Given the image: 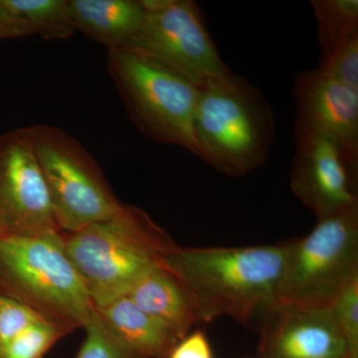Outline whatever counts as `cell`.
I'll return each mask as SVG.
<instances>
[{"instance_id": "obj_1", "label": "cell", "mask_w": 358, "mask_h": 358, "mask_svg": "<svg viewBox=\"0 0 358 358\" xmlns=\"http://www.w3.org/2000/svg\"><path fill=\"white\" fill-rule=\"evenodd\" d=\"M289 242L236 248L178 246L162 266L182 285L197 322L230 317L259 326L280 303Z\"/></svg>"}, {"instance_id": "obj_2", "label": "cell", "mask_w": 358, "mask_h": 358, "mask_svg": "<svg viewBox=\"0 0 358 358\" xmlns=\"http://www.w3.org/2000/svg\"><path fill=\"white\" fill-rule=\"evenodd\" d=\"M63 240L95 308L124 296L178 246L147 212L128 204L77 232L63 233Z\"/></svg>"}, {"instance_id": "obj_3", "label": "cell", "mask_w": 358, "mask_h": 358, "mask_svg": "<svg viewBox=\"0 0 358 358\" xmlns=\"http://www.w3.org/2000/svg\"><path fill=\"white\" fill-rule=\"evenodd\" d=\"M275 117L262 92L234 73L199 88L194 133L200 159L241 178L262 166L275 138Z\"/></svg>"}, {"instance_id": "obj_4", "label": "cell", "mask_w": 358, "mask_h": 358, "mask_svg": "<svg viewBox=\"0 0 358 358\" xmlns=\"http://www.w3.org/2000/svg\"><path fill=\"white\" fill-rule=\"evenodd\" d=\"M0 289L70 331L86 326L95 310L61 231L0 236Z\"/></svg>"}, {"instance_id": "obj_5", "label": "cell", "mask_w": 358, "mask_h": 358, "mask_svg": "<svg viewBox=\"0 0 358 358\" xmlns=\"http://www.w3.org/2000/svg\"><path fill=\"white\" fill-rule=\"evenodd\" d=\"M107 66L129 119L141 133L200 157L194 133L200 87L129 49L108 51Z\"/></svg>"}, {"instance_id": "obj_6", "label": "cell", "mask_w": 358, "mask_h": 358, "mask_svg": "<svg viewBox=\"0 0 358 358\" xmlns=\"http://www.w3.org/2000/svg\"><path fill=\"white\" fill-rule=\"evenodd\" d=\"M24 129L43 173L61 232H77L120 210L124 203L76 138L49 124H33Z\"/></svg>"}, {"instance_id": "obj_7", "label": "cell", "mask_w": 358, "mask_h": 358, "mask_svg": "<svg viewBox=\"0 0 358 358\" xmlns=\"http://www.w3.org/2000/svg\"><path fill=\"white\" fill-rule=\"evenodd\" d=\"M358 275V207L317 219L307 235L289 242L280 303L329 308Z\"/></svg>"}, {"instance_id": "obj_8", "label": "cell", "mask_w": 358, "mask_h": 358, "mask_svg": "<svg viewBox=\"0 0 358 358\" xmlns=\"http://www.w3.org/2000/svg\"><path fill=\"white\" fill-rule=\"evenodd\" d=\"M143 24L126 49L138 52L201 87L230 74L204 14L192 0H141Z\"/></svg>"}, {"instance_id": "obj_9", "label": "cell", "mask_w": 358, "mask_h": 358, "mask_svg": "<svg viewBox=\"0 0 358 358\" xmlns=\"http://www.w3.org/2000/svg\"><path fill=\"white\" fill-rule=\"evenodd\" d=\"M291 189L317 219L358 207V157L327 136L296 131Z\"/></svg>"}, {"instance_id": "obj_10", "label": "cell", "mask_w": 358, "mask_h": 358, "mask_svg": "<svg viewBox=\"0 0 358 358\" xmlns=\"http://www.w3.org/2000/svg\"><path fill=\"white\" fill-rule=\"evenodd\" d=\"M59 230L43 173L24 128L0 136V236Z\"/></svg>"}, {"instance_id": "obj_11", "label": "cell", "mask_w": 358, "mask_h": 358, "mask_svg": "<svg viewBox=\"0 0 358 358\" xmlns=\"http://www.w3.org/2000/svg\"><path fill=\"white\" fill-rule=\"evenodd\" d=\"M259 326L261 358H348L329 308L279 303Z\"/></svg>"}, {"instance_id": "obj_12", "label": "cell", "mask_w": 358, "mask_h": 358, "mask_svg": "<svg viewBox=\"0 0 358 358\" xmlns=\"http://www.w3.org/2000/svg\"><path fill=\"white\" fill-rule=\"evenodd\" d=\"M296 131L331 136L358 157V88L341 83L320 68L296 75Z\"/></svg>"}, {"instance_id": "obj_13", "label": "cell", "mask_w": 358, "mask_h": 358, "mask_svg": "<svg viewBox=\"0 0 358 358\" xmlns=\"http://www.w3.org/2000/svg\"><path fill=\"white\" fill-rule=\"evenodd\" d=\"M75 30L107 47L126 49L143 24L141 0H69Z\"/></svg>"}, {"instance_id": "obj_14", "label": "cell", "mask_w": 358, "mask_h": 358, "mask_svg": "<svg viewBox=\"0 0 358 358\" xmlns=\"http://www.w3.org/2000/svg\"><path fill=\"white\" fill-rule=\"evenodd\" d=\"M124 296L183 339L197 322L192 301L182 285L160 265L138 278Z\"/></svg>"}, {"instance_id": "obj_15", "label": "cell", "mask_w": 358, "mask_h": 358, "mask_svg": "<svg viewBox=\"0 0 358 358\" xmlns=\"http://www.w3.org/2000/svg\"><path fill=\"white\" fill-rule=\"evenodd\" d=\"M99 319L124 345L145 358H167L180 339L159 320L122 296L95 308Z\"/></svg>"}, {"instance_id": "obj_16", "label": "cell", "mask_w": 358, "mask_h": 358, "mask_svg": "<svg viewBox=\"0 0 358 358\" xmlns=\"http://www.w3.org/2000/svg\"><path fill=\"white\" fill-rule=\"evenodd\" d=\"M322 60L358 33V0H312Z\"/></svg>"}, {"instance_id": "obj_17", "label": "cell", "mask_w": 358, "mask_h": 358, "mask_svg": "<svg viewBox=\"0 0 358 358\" xmlns=\"http://www.w3.org/2000/svg\"><path fill=\"white\" fill-rule=\"evenodd\" d=\"M6 6L29 26L33 35L47 40L67 39L76 30L69 0H4Z\"/></svg>"}, {"instance_id": "obj_18", "label": "cell", "mask_w": 358, "mask_h": 358, "mask_svg": "<svg viewBox=\"0 0 358 358\" xmlns=\"http://www.w3.org/2000/svg\"><path fill=\"white\" fill-rule=\"evenodd\" d=\"M68 333L69 329L49 322L33 324L9 343L1 358H42Z\"/></svg>"}, {"instance_id": "obj_19", "label": "cell", "mask_w": 358, "mask_h": 358, "mask_svg": "<svg viewBox=\"0 0 358 358\" xmlns=\"http://www.w3.org/2000/svg\"><path fill=\"white\" fill-rule=\"evenodd\" d=\"M329 308L345 339L348 358H358V275L339 292Z\"/></svg>"}, {"instance_id": "obj_20", "label": "cell", "mask_w": 358, "mask_h": 358, "mask_svg": "<svg viewBox=\"0 0 358 358\" xmlns=\"http://www.w3.org/2000/svg\"><path fill=\"white\" fill-rule=\"evenodd\" d=\"M86 329V338L76 358H145L114 336L94 310Z\"/></svg>"}, {"instance_id": "obj_21", "label": "cell", "mask_w": 358, "mask_h": 358, "mask_svg": "<svg viewBox=\"0 0 358 358\" xmlns=\"http://www.w3.org/2000/svg\"><path fill=\"white\" fill-rule=\"evenodd\" d=\"M48 320L24 303L0 293V357L14 338L27 327Z\"/></svg>"}, {"instance_id": "obj_22", "label": "cell", "mask_w": 358, "mask_h": 358, "mask_svg": "<svg viewBox=\"0 0 358 358\" xmlns=\"http://www.w3.org/2000/svg\"><path fill=\"white\" fill-rule=\"evenodd\" d=\"M320 68L341 83L358 88V33L320 61Z\"/></svg>"}, {"instance_id": "obj_23", "label": "cell", "mask_w": 358, "mask_h": 358, "mask_svg": "<svg viewBox=\"0 0 358 358\" xmlns=\"http://www.w3.org/2000/svg\"><path fill=\"white\" fill-rule=\"evenodd\" d=\"M167 358H213V353L206 334L199 331L181 339Z\"/></svg>"}, {"instance_id": "obj_24", "label": "cell", "mask_w": 358, "mask_h": 358, "mask_svg": "<svg viewBox=\"0 0 358 358\" xmlns=\"http://www.w3.org/2000/svg\"><path fill=\"white\" fill-rule=\"evenodd\" d=\"M33 35L29 26L0 0V40L20 38Z\"/></svg>"}, {"instance_id": "obj_25", "label": "cell", "mask_w": 358, "mask_h": 358, "mask_svg": "<svg viewBox=\"0 0 358 358\" xmlns=\"http://www.w3.org/2000/svg\"><path fill=\"white\" fill-rule=\"evenodd\" d=\"M0 358H1V357H0Z\"/></svg>"}]
</instances>
